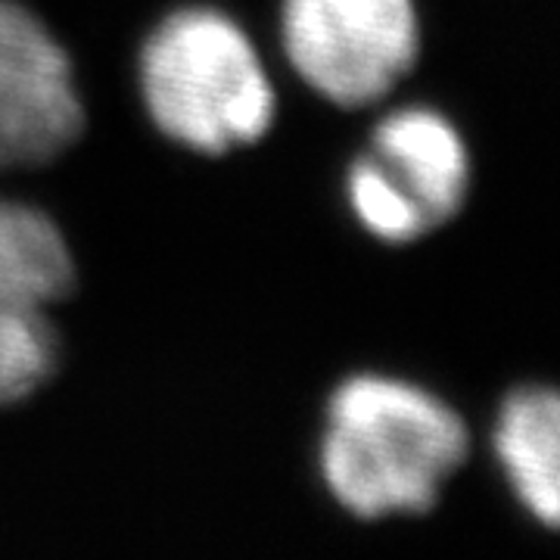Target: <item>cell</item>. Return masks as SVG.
<instances>
[{
    "instance_id": "cell-1",
    "label": "cell",
    "mask_w": 560,
    "mask_h": 560,
    "mask_svg": "<svg viewBox=\"0 0 560 560\" xmlns=\"http://www.w3.org/2000/svg\"><path fill=\"white\" fill-rule=\"evenodd\" d=\"M467 455V423L415 383L361 374L342 383L327 405L320 477L359 521L433 511Z\"/></svg>"
},
{
    "instance_id": "cell-2",
    "label": "cell",
    "mask_w": 560,
    "mask_h": 560,
    "mask_svg": "<svg viewBox=\"0 0 560 560\" xmlns=\"http://www.w3.org/2000/svg\"><path fill=\"white\" fill-rule=\"evenodd\" d=\"M140 97L168 140L224 156L268 135L278 101L253 40L212 7H184L140 50Z\"/></svg>"
},
{
    "instance_id": "cell-3",
    "label": "cell",
    "mask_w": 560,
    "mask_h": 560,
    "mask_svg": "<svg viewBox=\"0 0 560 560\" xmlns=\"http://www.w3.org/2000/svg\"><path fill=\"white\" fill-rule=\"evenodd\" d=\"M287 60L324 101L381 103L420 57L415 0H283Z\"/></svg>"
},
{
    "instance_id": "cell-4",
    "label": "cell",
    "mask_w": 560,
    "mask_h": 560,
    "mask_svg": "<svg viewBox=\"0 0 560 560\" xmlns=\"http://www.w3.org/2000/svg\"><path fill=\"white\" fill-rule=\"evenodd\" d=\"M84 135L72 60L16 0H0V175L60 160Z\"/></svg>"
},
{
    "instance_id": "cell-5",
    "label": "cell",
    "mask_w": 560,
    "mask_h": 560,
    "mask_svg": "<svg viewBox=\"0 0 560 560\" xmlns=\"http://www.w3.org/2000/svg\"><path fill=\"white\" fill-rule=\"evenodd\" d=\"M371 156L408 194L430 231L464 209L470 190V156L464 138L436 109H399L377 121Z\"/></svg>"
},
{
    "instance_id": "cell-6",
    "label": "cell",
    "mask_w": 560,
    "mask_h": 560,
    "mask_svg": "<svg viewBox=\"0 0 560 560\" xmlns=\"http://www.w3.org/2000/svg\"><path fill=\"white\" fill-rule=\"evenodd\" d=\"M495 455L521 504L555 529L560 521V401L548 386H526L501 405Z\"/></svg>"
},
{
    "instance_id": "cell-7",
    "label": "cell",
    "mask_w": 560,
    "mask_h": 560,
    "mask_svg": "<svg viewBox=\"0 0 560 560\" xmlns=\"http://www.w3.org/2000/svg\"><path fill=\"white\" fill-rule=\"evenodd\" d=\"M75 290V259L40 209L0 197V312L50 308Z\"/></svg>"
},
{
    "instance_id": "cell-8",
    "label": "cell",
    "mask_w": 560,
    "mask_h": 560,
    "mask_svg": "<svg viewBox=\"0 0 560 560\" xmlns=\"http://www.w3.org/2000/svg\"><path fill=\"white\" fill-rule=\"evenodd\" d=\"M60 368V334L47 308L0 312V405L35 396Z\"/></svg>"
},
{
    "instance_id": "cell-9",
    "label": "cell",
    "mask_w": 560,
    "mask_h": 560,
    "mask_svg": "<svg viewBox=\"0 0 560 560\" xmlns=\"http://www.w3.org/2000/svg\"><path fill=\"white\" fill-rule=\"evenodd\" d=\"M346 194L361 228L377 241L415 243L423 234H430L418 206L408 200V194L383 172V165L371 153L352 162Z\"/></svg>"
}]
</instances>
